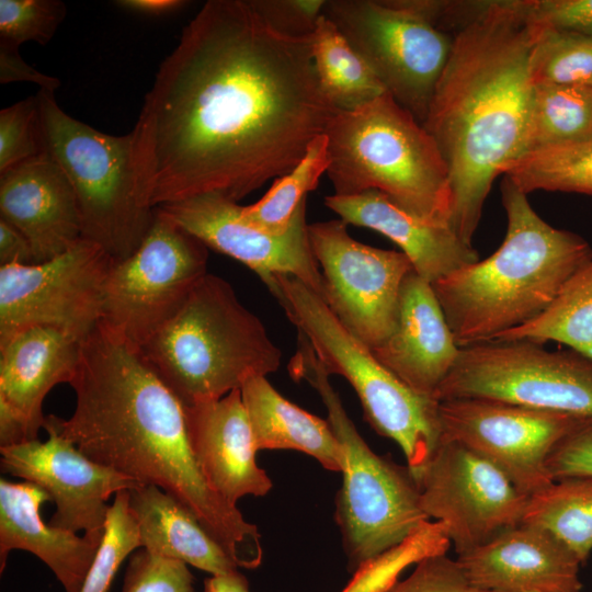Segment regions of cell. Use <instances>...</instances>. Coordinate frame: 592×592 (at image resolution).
Wrapping results in <instances>:
<instances>
[{
	"label": "cell",
	"instance_id": "obj_1",
	"mask_svg": "<svg viewBox=\"0 0 592 592\" xmlns=\"http://www.w3.org/2000/svg\"><path fill=\"white\" fill-rule=\"evenodd\" d=\"M337 112L310 37L276 32L250 0H209L130 130L140 196L151 208L208 193L238 203L294 169Z\"/></svg>",
	"mask_w": 592,
	"mask_h": 592
},
{
	"label": "cell",
	"instance_id": "obj_2",
	"mask_svg": "<svg viewBox=\"0 0 592 592\" xmlns=\"http://www.w3.org/2000/svg\"><path fill=\"white\" fill-rule=\"evenodd\" d=\"M69 385L76 395L71 417L49 415L64 437L92 460L175 498L238 568L260 566L257 525L208 485L191 445L184 406L139 348L99 323L83 341Z\"/></svg>",
	"mask_w": 592,
	"mask_h": 592
},
{
	"label": "cell",
	"instance_id": "obj_3",
	"mask_svg": "<svg viewBox=\"0 0 592 592\" xmlns=\"http://www.w3.org/2000/svg\"><path fill=\"white\" fill-rule=\"evenodd\" d=\"M538 27L523 0L473 1L422 123L451 173V227L467 244L496 178L526 150Z\"/></svg>",
	"mask_w": 592,
	"mask_h": 592
},
{
	"label": "cell",
	"instance_id": "obj_4",
	"mask_svg": "<svg viewBox=\"0 0 592 592\" xmlns=\"http://www.w3.org/2000/svg\"><path fill=\"white\" fill-rule=\"evenodd\" d=\"M506 231L490 257L432 283L459 348L492 340L539 316L567 281L592 260L580 235L558 229L509 178L501 183Z\"/></svg>",
	"mask_w": 592,
	"mask_h": 592
},
{
	"label": "cell",
	"instance_id": "obj_5",
	"mask_svg": "<svg viewBox=\"0 0 592 592\" xmlns=\"http://www.w3.org/2000/svg\"><path fill=\"white\" fill-rule=\"evenodd\" d=\"M140 351L184 407L218 400L282 361L260 318L210 273Z\"/></svg>",
	"mask_w": 592,
	"mask_h": 592
},
{
	"label": "cell",
	"instance_id": "obj_6",
	"mask_svg": "<svg viewBox=\"0 0 592 592\" xmlns=\"http://www.w3.org/2000/svg\"><path fill=\"white\" fill-rule=\"evenodd\" d=\"M325 134L333 194L375 190L415 217L451 227L448 166L423 125L388 92L338 111Z\"/></svg>",
	"mask_w": 592,
	"mask_h": 592
},
{
	"label": "cell",
	"instance_id": "obj_7",
	"mask_svg": "<svg viewBox=\"0 0 592 592\" xmlns=\"http://www.w3.org/2000/svg\"><path fill=\"white\" fill-rule=\"evenodd\" d=\"M297 339L288 373L294 380H305L318 392L342 451L343 482L335 497L334 519L348 569L354 573L430 520L421 506L420 490L409 467L371 449L348 415L312 346L299 333Z\"/></svg>",
	"mask_w": 592,
	"mask_h": 592
},
{
	"label": "cell",
	"instance_id": "obj_8",
	"mask_svg": "<svg viewBox=\"0 0 592 592\" xmlns=\"http://www.w3.org/2000/svg\"><path fill=\"white\" fill-rule=\"evenodd\" d=\"M263 283L329 375H341L353 387L369 425L399 445L412 474L422 468L441 442L439 401L417 394L387 369L301 281L278 274Z\"/></svg>",
	"mask_w": 592,
	"mask_h": 592
},
{
	"label": "cell",
	"instance_id": "obj_9",
	"mask_svg": "<svg viewBox=\"0 0 592 592\" xmlns=\"http://www.w3.org/2000/svg\"><path fill=\"white\" fill-rule=\"evenodd\" d=\"M45 151L69 180L77 197L82 239L101 247L114 261L130 255L148 232L155 208L140 196L133 133L105 134L70 116L55 91L39 89Z\"/></svg>",
	"mask_w": 592,
	"mask_h": 592
},
{
	"label": "cell",
	"instance_id": "obj_10",
	"mask_svg": "<svg viewBox=\"0 0 592 592\" xmlns=\"http://www.w3.org/2000/svg\"><path fill=\"white\" fill-rule=\"evenodd\" d=\"M322 14L395 101L422 124L453 35L432 21L418 0H328Z\"/></svg>",
	"mask_w": 592,
	"mask_h": 592
},
{
	"label": "cell",
	"instance_id": "obj_11",
	"mask_svg": "<svg viewBox=\"0 0 592 592\" xmlns=\"http://www.w3.org/2000/svg\"><path fill=\"white\" fill-rule=\"evenodd\" d=\"M485 398L592 419V360L530 340H488L460 348L436 401Z\"/></svg>",
	"mask_w": 592,
	"mask_h": 592
},
{
	"label": "cell",
	"instance_id": "obj_12",
	"mask_svg": "<svg viewBox=\"0 0 592 592\" xmlns=\"http://www.w3.org/2000/svg\"><path fill=\"white\" fill-rule=\"evenodd\" d=\"M207 249L156 207L139 247L110 269L100 323L143 348L208 273Z\"/></svg>",
	"mask_w": 592,
	"mask_h": 592
},
{
	"label": "cell",
	"instance_id": "obj_13",
	"mask_svg": "<svg viewBox=\"0 0 592 592\" xmlns=\"http://www.w3.org/2000/svg\"><path fill=\"white\" fill-rule=\"evenodd\" d=\"M314 255L321 266L322 299L339 321L371 350L382 345L398 321L401 285L413 269L401 251L352 238L348 224H308Z\"/></svg>",
	"mask_w": 592,
	"mask_h": 592
},
{
	"label": "cell",
	"instance_id": "obj_14",
	"mask_svg": "<svg viewBox=\"0 0 592 592\" xmlns=\"http://www.w3.org/2000/svg\"><path fill=\"white\" fill-rule=\"evenodd\" d=\"M113 262L101 247L81 239L44 262L1 265L0 339L50 326L86 340L101 321Z\"/></svg>",
	"mask_w": 592,
	"mask_h": 592
},
{
	"label": "cell",
	"instance_id": "obj_15",
	"mask_svg": "<svg viewBox=\"0 0 592 592\" xmlns=\"http://www.w3.org/2000/svg\"><path fill=\"white\" fill-rule=\"evenodd\" d=\"M421 506L440 522L457 555L523 522L528 497L466 446L441 440L417 473Z\"/></svg>",
	"mask_w": 592,
	"mask_h": 592
},
{
	"label": "cell",
	"instance_id": "obj_16",
	"mask_svg": "<svg viewBox=\"0 0 592 592\" xmlns=\"http://www.w3.org/2000/svg\"><path fill=\"white\" fill-rule=\"evenodd\" d=\"M441 440L457 442L531 496L554 480L547 459L584 418L485 398L439 401Z\"/></svg>",
	"mask_w": 592,
	"mask_h": 592
},
{
	"label": "cell",
	"instance_id": "obj_17",
	"mask_svg": "<svg viewBox=\"0 0 592 592\" xmlns=\"http://www.w3.org/2000/svg\"><path fill=\"white\" fill-rule=\"evenodd\" d=\"M45 442L37 440L0 447L3 471L37 485L56 504L49 524L77 533L101 545L112 494L132 490L136 481L103 466L64 437L49 415L44 428Z\"/></svg>",
	"mask_w": 592,
	"mask_h": 592
},
{
	"label": "cell",
	"instance_id": "obj_18",
	"mask_svg": "<svg viewBox=\"0 0 592 592\" xmlns=\"http://www.w3.org/2000/svg\"><path fill=\"white\" fill-rule=\"evenodd\" d=\"M158 208L207 248L248 266L262 282L278 274L291 275L322 298V274L310 246L306 198L283 235H272L250 225L241 217V205L215 193Z\"/></svg>",
	"mask_w": 592,
	"mask_h": 592
},
{
	"label": "cell",
	"instance_id": "obj_19",
	"mask_svg": "<svg viewBox=\"0 0 592 592\" xmlns=\"http://www.w3.org/2000/svg\"><path fill=\"white\" fill-rule=\"evenodd\" d=\"M468 580L488 592H581V562L554 535L521 523L457 555Z\"/></svg>",
	"mask_w": 592,
	"mask_h": 592
},
{
	"label": "cell",
	"instance_id": "obj_20",
	"mask_svg": "<svg viewBox=\"0 0 592 592\" xmlns=\"http://www.w3.org/2000/svg\"><path fill=\"white\" fill-rule=\"evenodd\" d=\"M0 218L25 236L36 263L82 239L73 189L46 151L0 173Z\"/></svg>",
	"mask_w": 592,
	"mask_h": 592
},
{
	"label": "cell",
	"instance_id": "obj_21",
	"mask_svg": "<svg viewBox=\"0 0 592 592\" xmlns=\"http://www.w3.org/2000/svg\"><path fill=\"white\" fill-rule=\"evenodd\" d=\"M372 351L409 388L433 399L453 368L460 348L432 284L413 269L401 285L395 331Z\"/></svg>",
	"mask_w": 592,
	"mask_h": 592
},
{
	"label": "cell",
	"instance_id": "obj_22",
	"mask_svg": "<svg viewBox=\"0 0 592 592\" xmlns=\"http://www.w3.org/2000/svg\"><path fill=\"white\" fill-rule=\"evenodd\" d=\"M184 410L196 460L220 497L237 505L242 497L271 491V478L255 462L258 451L240 389Z\"/></svg>",
	"mask_w": 592,
	"mask_h": 592
},
{
	"label": "cell",
	"instance_id": "obj_23",
	"mask_svg": "<svg viewBox=\"0 0 592 592\" xmlns=\"http://www.w3.org/2000/svg\"><path fill=\"white\" fill-rule=\"evenodd\" d=\"M83 341L50 326L27 327L0 339V401L24 421L32 440L44 428L46 395L72 380Z\"/></svg>",
	"mask_w": 592,
	"mask_h": 592
},
{
	"label": "cell",
	"instance_id": "obj_24",
	"mask_svg": "<svg viewBox=\"0 0 592 592\" xmlns=\"http://www.w3.org/2000/svg\"><path fill=\"white\" fill-rule=\"evenodd\" d=\"M326 206L348 225L373 229L394 241L413 270L431 284L479 260L477 250L447 225L415 217L371 190L356 195H328Z\"/></svg>",
	"mask_w": 592,
	"mask_h": 592
},
{
	"label": "cell",
	"instance_id": "obj_25",
	"mask_svg": "<svg viewBox=\"0 0 592 592\" xmlns=\"http://www.w3.org/2000/svg\"><path fill=\"white\" fill-rule=\"evenodd\" d=\"M49 500L35 483L0 479V571L11 550H26L46 563L66 592H80L100 545L44 523L41 506Z\"/></svg>",
	"mask_w": 592,
	"mask_h": 592
},
{
	"label": "cell",
	"instance_id": "obj_26",
	"mask_svg": "<svg viewBox=\"0 0 592 592\" xmlns=\"http://www.w3.org/2000/svg\"><path fill=\"white\" fill-rule=\"evenodd\" d=\"M128 505L138 526L140 548L212 576L239 569L196 516L160 488L140 485L128 490Z\"/></svg>",
	"mask_w": 592,
	"mask_h": 592
},
{
	"label": "cell",
	"instance_id": "obj_27",
	"mask_svg": "<svg viewBox=\"0 0 592 592\" xmlns=\"http://www.w3.org/2000/svg\"><path fill=\"white\" fill-rule=\"evenodd\" d=\"M240 391L257 451L303 452L323 468L341 473L342 451L328 420L284 398L266 376L249 378Z\"/></svg>",
	"mask_w": 592,
	"mask_h": 592
},
{
	"label": "cell",
	"instance_id": "obj_28",
	"mask_svg": "<svg viewBox=\"0 0 592 592\" xmlns=\"http://www.w3.org/2000/svg\"><path fill=\"white\" fill-rule=\"evenodd\" d=\"M310 42L319 84L338 111L355 110L387 92L367 62L323 14Z\"/></svg>",
	"mask_w": 592,
	"mask_h": 592
},
{
	"label": "cell",
	"instance_id": "obj_29",
	"mask_svg": "<svg viewBox=\"0 0 592 592\" xmlns=\"http://www.w3.org/2000/svg\"><path fill=\"white\" fill-rule=\"evenodd\" d=\"M522 523L550 533L585 562L592 551V477L554 480L531 494Z\"/></svg>",
	"mask_w": 592,
	"mask_h": 592
},
{
	"label": "cell",
	"instance_id": "obj_30",
	"mask_svg": "<svg viewBox=\"0 0 592 592\" xmlns=\"http://www.w3.org/2000/svg\"><path fill=\"white\" fill-rule=\"evenodd\" d=\"M492 340L556 341L592 360V260L567 281L539 316Z\"/></svg>",
	"mask_w": 592,
	"mask_h": 592
},
{
	"label": "cell",
	"instance_id": "obj_31",
	"mask_svg": "<svg viewBox=\"0 0 592 592\" xmlns=\"http://www.w3.org/2000/svg\"><path fill=\"white\" fill-rule=\"evenodd\" d=\"M590 138L592 87L553 83L534 86L525 155Z\"/></svg>",
	"mask_w": 592,
	"mask_h": 592
},
{
	"label": "cell",
	"instance_id": "obj_32",
	"mask_svg": "<svg viewBox=\"0 0 592 592\" xmlns=\"http://www.w3.org/2000/svg\"><path fill=\"white\" fill-rule=\"evenodd\" d=\"M326 134L316 137L299 163L275 179L269 191L255 203L241 206V217L250 225L272 235H283L291 227L299 204L315 190L329 167Z\"/></svg>",
	"mask_w": 592,
	"mask_h": 592
},
{
	"label": "cell",
	"instance_id": "obj_33",
	"mask_svg": "<svg viewBox=\"0 0 592 592\" xmlns=\"http://www.w3.org/2000/svg\"><path fill=\"white\" fill-rule=\"evenodd\" d=\"M504 177L525 194L535 191L592 194V138L532 151Z\"/></svg>",
	"mask_w": 592,
	"mask_h": 592
},
{
	"label": "cell",
	"instance_id": "obj_34",
	"mask_svg": "<svg viewBox=\"0 0 592 592\" xmlns=\"http://www.w3.org/2000/svg\"><path fill=\"white\" fill-rule=\"evenodd\" d=\"M537 27L531 57L533 84L592 87V34Z\"/></svg>",
	"mask_w": 592,
	"mask_h": 592
},
{
	"label": "cell",
	"instance_id": "obj_35",
	"mask_svg": "<svg viewBox=\"0 0 592 592\" xmlns=\"http://www.w3.org/2000/svg\"><path fill=\"white\" fill-rule=\"evenodd\" d=\"M449 546L443 525L429 521L401 544L363 563L341 592H388L407 567L446 554Z\"/></svg>",
	"mask_w": 592,
	"mask_h": 592
},
{
	"label": "cell",
	"instance_id": "obj_36",
	"mask_svg": "<svg viewBox=\"0 0 592 592\" xmlns=\"http://www.w3.org/2000/svg\"><path fill=\"white\" fill-rule=\"evenodd\" d=\"M140 547L138 526L128 505V490L121 491L109 508L103 539L80 592H110L122 562Z\"/></svg>",
	"mask_w": 592,
	"mask_h": 592
},
{
	"label": "cell",
	"instance_id": "obj_37",
	"mask_svg": "<svg viewBox=\"0 0 592 592\" xmlns=\"http://www.w3.org/2000/svg\"><path fill=\"white\" fill-rule=\"evenodd\" d=\"M67 15L59 0H0V41L47 44Z\"/></svg>",
	"mask_w": 592,
	"mask_h": 592
},
{
	"label": "cell",
	"instance_id": "obj_38",
	"mask_svg": "<svg viewBox=\"0 0 592 592\" xmlns=\"http://www.w3.org/2000/svg\"><path fill=\"white\" fill-rule=\"evenodd\" d=\"M45 152L36 95L0 111V173Z\"/></svg>",
	"mask_w": 592,
	"mask_h": 592
},
{
	"label": "cell",
	"instance_id": "obj_39",
	"mask_svg": "<svg viewBox=\"0 0 592 592\" xmlns=\"http://www.w3.org/2000/svg\"><path fill=\"white\" fill-rule=\"evenodd\" d=\"M122 592H195L194 576L185 562L141 548L129 558Z\"/></svg>",
	"mask_w": 592,
	"mask_h": 592
},
{
	"label": "cell",
	"instance_id": "obj_40",
	"mask_svg": "<svg viewBox=\"0 0 592 592\" xmlns=\"http://www.w3.org/2000/svg\"><path fill=\"white\" fill-rule=\"evenodd\" d=\"M388 592H488L475 587L456 559L446 554L419 561L412 573Z\"/></svg>",
	"mask_w": 592,
	"mask_h": 592
},
{
	"label": "cell",
	"instance_id": "obj_41",
	"mask_svg": "<svg viewBox=\"0 0 592 592\" xmlns=\"http://www.w3.org/2000/svg\"><path fill=\"white\" fill-rule=\"evenodd\" d=\"M258 13L276 32L307 38L321 16L325 0H250Z\"/></svg>",
	"mask_w": 592,
	"mask_h": 592
},
{
	"label": "cell",
	"instance_id": "obj_42",
	"mask_svg": "<svg viewBox=\"0 0 592 592\" xmlns=\"http://www.w3.org/2000/svg\"><path fill=\"white\" fill-rule=\"evenodd\" d=\"M553 480L568 477H592V419L567 434L547 459Z\"/></svg>",
	"mask_w": 592,
	"mask_h": 592
},
{
	"label": "cell",
	"instance_id": "obj_43",
	"mask_svg": "<svg viewBox=\"0 0 592 592\" xmlns=\"http://www.w3.org/2000/svg\"><path fill=\"white\" fill-rule=\"evenodd\" d=\"M525 11L536 25L582 34H592V0H523Z\"/></svg>",
	"mask_w": 592,
	"mask_h": 592
},
{
	"label": "cell",
	"instance_id": "obj_44",
	"mask_svg": "<svg viewBox=\"0 0 592 592\" xmlns=\"http://www.w3.org/2000/svg\"><path fill=\"white\" fill-rule=\"evenodd\" d=\"M27 81L33 82L39 89L56 91L60 80L42 73L30 66L20 55L19 47L8 42L0 41V83Z\"/></svg>",
	"mask_w": 592,
	"mask_h": 592
},
{
	"label": "cell",
	"instance_id": "obj_45",
	"mask_svg": "<svg viewBox=\"0 0 592 592\" xmlns=\"http://www.w3.org/2000/svg\"><path fill=\"white\" fill-rule=\"evenodd\" d=\"M34 263L32 247L25 236L0 218V266Z\"/></svg>",
	"mask_w": 592,
	"mask_h": 592
},
{
	"label": "cell",
	"instance_id": "obj_46",
	"mask_svg": "<svg viewBox=\"0 0 592 592\" xmlns=\"http://www.w3.org/2000/svg\"><path fill=\"white\" fill-rule=\"evenodd\" d=\"M116 5L147 15H163L178 11L187 2L182 0H119Z\"/></svg>",
	"mask_w": 592,
	"mask_h": 592
},
{
	"label": "cell",
	"instance_id": "obj_47",
	"mask_svg": "<svg viewBox=\"0 0 592 592\" xmlns=\"http://www.w3.org/2000/svg\"><path fill=\"white\" fill-rule=\"evenodd\" d=\"M204 592H249L247 578L237 569L226 574L212 576L204 581Z\"/></svg>",
	"mask_w": 592,
	"mask_h": 592
}]
</instances>
